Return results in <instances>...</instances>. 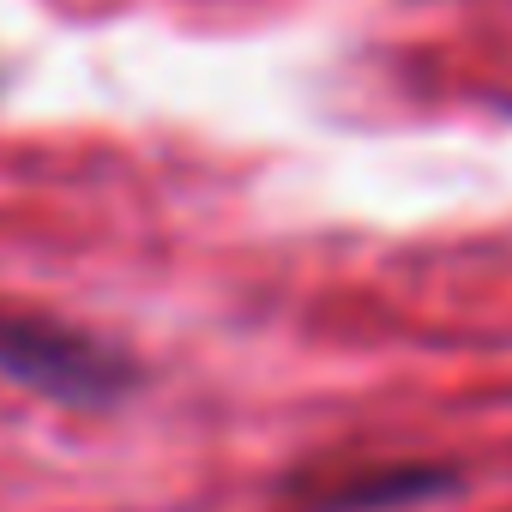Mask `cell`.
<instances>
[{"label":"cell","mask_w":512,"mask_h":512,"mask_svg":"<svg viewBox=\"0 0 512 512\" xmlns=\"http://www.w3.org/2000/svg\"><path fill=\"white\" fill-rule=\"evenodd\" d=\"M0 374L61 404H115L133 380L127 356L37 314H0Z\"/></svg>","instance_id":"cell-1"},{"label":"cell","mask_w":512,"mask_h":512,"mask_svg":"<svg viewBox=\"0 0 512 512\" xmlns=\"http://www.w3.org/2000/svg\"><path fill=\"white\" fill-rule=\"evenodd\" d=\"M446 476H422V470H392V476H356L344 482V494H332L326 506L332 512H362V506H398V500H416V494H434Z\"/></svg>","instance_id":"cell-2"}]
</instances>
